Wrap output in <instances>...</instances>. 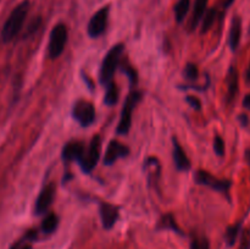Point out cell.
I'll return each instance as SVG.
<instances>
[{
	"mask_svg": "<svg viewBox=\"0 0 250 249\" xmlns=\"http://www.w3.org/2000/svg\"><path fill=\"white\" fill-rule=\"evenodd\" d=\"M243 106L246 107V109L250 110V94L246 95V98L243 99Z\"/></svg>",
	"mask_w": 250,
	"mask_h": 249,
	"instance_id": "31",
	"label": "cell"
},
{
	"mask_svg": "<svg viewBox=\"0 0 250 249\" xmlns=\"http://www.w3.org/2000/svg\"><path fill=\"white\" fill-rule=\"evenodd\" d=\"M185 75L189 81H195L198 78V67L194 63H188L185 68Z\"/></svg>",
	"mask_w": 250,
	"mask_h": 249,
	"instance_id": "23",
	"label": "cell"
},
{
	"mask_svg": "<svg viewBox=\"0 0 250 249\" xmlns=\"http://www.w3.org/2000/svg\"><path fill=\"white\" fill-rule=\"evenodd\" d=\"M119 100V89H117L116 83H114L111 81L110 83L106 84V90H105V97H104V103L109 106L115 105Z\"/></svg>",
	"mask_w": 250,
	"mask_h": 249,
	"instance_id": "17",
	"label": "cell"
},
{
	"mask_svg": "<svg viewBox=\"0 0 250 249\" xmlns=\"http://www.w3.org/2000/svg\"><path fill=\"white\" fill-rule=\"evenodd\" d=\"M100 217H102L103 227L105 229H110L114 227L119 219V208L109 203L100 204Z\"/></svg>",
	"mask_w": 250,
	"mask_h": 249,
	"instance_id": "11",
	"label": "cell"
},
{
	"mask_svg": "<svg viewBox=\"0 0 250 249\" xmlns=\"http://www.w3.org/2000/svg\"><path fill=\"white\" fill-rule=\"evenodd\" d=\"M246 159H247V161H248V164L250 166V149H248V150L246 151Z\"/></svg>",
	"mask_w": 250,
	"mask_h": 249,
	"instance_id": "34",
	"label": "cell"
},
{
	"mask_svg": "<svg viewBox=\"0 0 250 249\" xmlns=\"http://www.w3.org/2000/svg\"><path fill=\"white\" fill-rule=\"evenodd\" d=\"M208 0H195L194 7H193V15L192 20H190V29H195L200 21L204 17L205 12H207Z\"/></svg>",
	"mask_w": 250,
	"mask_h": 249,
	"instance_id": "16",
	"label": "cell"
},
{
	"mask_svg": "<svg viewBox=\"0 0 250 249\" xmlns=\"http://www.w3.org/2000/svg\"><path fill=\"white\" fill-rule=\"evenodd\" d=\"M72 115L83 127H88L95 121V109L92 103L80 100L72 109Z\"/></svg>",
	"mask_w": 250,
	"mask_h": 249,
	"instance_id": "7",
	"label": "cell"
},
{
	"mask_svg": "<svg viewBox=\"0 0 250 249\" xmlns=\"http://www.w3.org/2000/svg\"><path fill=\"white\" fill-rule=\"evenodd\" d=\"M239 231H241V224H236L233 226H229L227 228L226 234H225V239L229 247H233L236 244L237 237H238Z\"/></svg>",
	"mask_w": 250,
	"mask_h": 249,
	"instance_id": "20",
	"label": "cell"
},
{
	"mask_svg": "<svg viewBox=\"0 0 250 249\" xmlns=\"http://www.w3.org/2000/svg\"><path fill=\"white\" fill-rule=\"evenodd\" d=\"M85 146L81 142H71V143H67L62 149V159L65 161H67V163L75 160L80 161Z\"/></svg>",
	"mask_w": 250,
	"mask_h": 249,
	"instance_id": "12",
	"label": "cell"
},
{
	"mask_svg": "<svg viewBox=\"0 0 250 249\" xmlns=\"http://www.w3.org/2000/svg\"><path fill=\"white\" fill-rule=\"evenodd\" d=\"M200 249H210L209 241H208L207 238L200 239Z\"/></svg>",
	"mask_w": 250,
	"mask_h": 249,
	"instance_id": "29",
	"label": "cell"
},
{
	"mask_svg": "<svg viewBox=\"0 0 250 249\" xmlns=\"http://www.w3.org/2000/svg\"><path fill=\"white\" fill-rule=\"evenodd\" d=\"M160 227H163V228L173 229V231L181 233L180 228H178L177 224H176V221H175V217H173L171 214L164 215L163 219H161V221H160Z\"/></svg>",
	"mask_w": 250,
	"mask_h": 249,
	"instance_id": "22",
	"label": "cell"
},
{
	"mask_svg": "<svg viewBox=\"0 0 250 249\" xmlns=\"http://www.w3.org/2000/svg\"><path fill=\"white\" fill-rule=\"evenodd\" d=\"M238 71L234 66H231L227 72V100L232 102L238 92Z\"/></svg>",
	"mask_w": 250,
	"mask_h": 249,
	"instance_id": "15",
	"label": "cell"
},
{
	"mask_svg": "<svg viewBox=\"0 0 250 249\" xmlns=\"http://www.w3.org/2000/svg\"><path fill=\"white\" fill-rule=\"evenodd\" d=\"M141 99L142 93L137 92V90L129 93L128 97L126 98V102H125L124 109L121 112V119H120L119 126H117V133L119 134L128 133L132 124V111Z\"/></svg>",
	"mask_w": 250,
	"mask_h": 249,
	"instance_id": "4",
	"label": "cell"
},
{
	"mask_svg": "<svg viewBox=\"0 0 250 249\" xmlns=\"http://www.w3.org/2000/svg\"><path fill=\"white\" fill-rule=\"evenodd\" d=\"M194 180L198 185L208 186V187L212 188L215 190H219L222 193H229V188H231L232 182L229 180H220L212 176L211 173L207 172V171H197L194 175Z\"/></svg>",
	"mask_w": 250,
	"mask_h": 249,
	"instance_id": "6",
	"label": "cell"
},
{
	"mask_svg": "<svg viewBox=\"0 0 250 249\" xmlns=\"http://www.w3.org/2000/svg\"><path fill=\"white\" fill-rule=\"evenodd\" d=\"M129 154V149L126 145L121 144L117 141H111L107 145L104 156L105 165H112L116 160L121 158H126Z\"/></svg>",
	"mask_w": 250,
	"mask_h": 249,
	"instance_id": "9",
	"label": "cell"
},
{
	"mask_svg": "<svg viewBox=\"0 0 250 249\" xmlns=\"http://www.w3.org/2000/svg\"><path fill=\"white\" fill-rule=\"evenodd\" d=\"M214 150L216 155L224 156L225 155V142L222 137L216 136L214 138Z\"/></svg>",
	"mask_w": 250,
	"mask_h": 249,
	"instance_id": "24",
	"label": "cell"
},
{
	"mask_svg": "<svg viewBox=\"0 0 250 249\" xmlns=\"http://www.w3.org/2000/svg\"><path fill=\"white\" fill-rule=\"evenodd\" d=\"M67 43V28L65 24L59 23L53 28L49 39L48 54L51 59H56L65 50V45Z\"/></svg>",
	"mask_w": 250,
	"mask_h": 249,
	"instance_id": "5",
	"label": "cell"
},
{
	"mask_svg": "<svg viewBox=\"0 0 250 249\" xmlns=\"http://www.w3.org/2000/svg\"><path fill=\"white\" fill-rule=\"evenodd\" d=\"M215 19H216V9H210L205 12L204 17H203V26H202V33H207L214 24Z\"/></svg>",
	"mask_w": 250,
	"mask_h": 249,
	"instance_id": "21",
	"label": "cell"
},
{
	"mask_svg": "<svg viewBox=\"0 0 250 249\" xmlns=\"http://www.w3.org/2000/svg\"><path fill=\"white\" fill-rule=\"evenodd\" d=\"M107 19H109V6H105L95 12L88 23V34L92 38L102 36L105 32L107 26Z\"/></svg>",
	"mask_w": 250,
	"mask_h": 249,
	"instance_id": "8",
	"label": "cell"
},
{
	"mask_svg": "<svg viewBox=\"0 0 250 249\" xmlns=\"http://www.w3.org/2000/svg\"><path fill=\"white\" fill-rule=\"evenodd\" d=\"M234 0H224V7L225 9H227V7L231 6L232 4H233Z\"/></svg>",
	"mask_w": 250,
	"mask_h": 249,
	"instance_id": "32",
	"label": "cell"
},
{
	"mask_svg": "<svg viewBox=\"0 0 250 249\" xmlns=\"http://www.w3.org/2000/svg\"><path fill=\"white\" fill-rule=\"evenodd\" d=\"M190 0H178L175 6V17L177 22H182L189 11Z\"/></svg>",
	"mask_w": 250,
	"mask_h": 249,
	"instance_id": "18",
	"label": "cell"
},
{
	"mask_svg": "<svg viewBox=\"0 0 250 249\" xmlns=\"http://www.w3.org/2000/svg\"><path fill=\"white\" fill-rule=\"evenodd\" d=\"M54 197H55V185H54V183H50V185L45 186V187L42 189L38 198H37L36 214H44V212L49 209L51 203H53Z\"/></svg>",
	"mask_w": 250,
	"mask_h": 249,
	"instance_id": "10",
	"label": "cell"
},
{
	"mask_svg": "<svg viewBox=\"0 0 250 249\" xmlns=\"http://www.w3.org/2000/svg\"><path fill=\"white\" fill-rule=\"evenodd\" d=\"M59 224V219L55 214H49L42 222V229L44 233H53Z\"/></svg>",
	"mask_w": 250,
	"mask_h": 249,
	"instance_id": "19",
	"label": "cell"
},
{
	"mask_svg": "<svg viewBox=\"0 0 250 249\" xmlns=\"http://www.w3.org/2000/svg\"><path fill=\"white\" fill-rule=\"evenodd\" d=\"M239 249H250V231L249 229H244L242 233L241 246Z\"/></svg>",
	"mask_w": 250,
	"mask_h": 249,
	"instance_id": "26",
	"label": "cell"
},
{
	"mask_svg": "<svg viewBox=\"0 0 250 249\" xmlns=\"http://www.w3.org/2000/svg\"><path fill=\"white\" fill-rule=\"evenodd\" d=\"M246 81H247V83H249V84H250V66H249V68L247 70V72H246Z\"/></svg>",
	"mask_w": 250,
	"mask_h": 249,
	"instance_id": "33",
	"label": "cell"
},
{
	"mask_svg": "<svg viewBox=\"0 0 250 249\" xmlns=\"http://www.w3.org/2000/svg\"><path fill=\"white\" fill-rule=\"evenodd\" d=\"M28 11L29 2L27 1V0L26 1H22L21 4L17 5V6L12 10V12L10 14V16L7 17V20L5 21L1 29V39L4 43H9V42H11L12 39L19 34L22 26H23L24 21H26Z\"/></svg>",
	"mask_w": 250,
	"mask_h": 249,
	"instance_id": "1",
	"label": "cell"
},
{
	"mask_svg": "<svg viewBox=\"0 0 250 249\" xmlns=\"http://www.w3.org/2000/svg\"><path fill=\"white\" fill-rule=\"evenodd\" d=\"M122 71H124V72L126 73L127 76H128V78H129V81H131L132 84H136L137 80H138V77H137L136 70H134V68L132 67V66L124 65V66H122Z\"/></svg>",
	"mask_w": 250,
	"mask_h": 249,
	"instance_id": "25",
	"label": "cell"
},
{
	"mask_svg": "<svg viewBox=\"0 0 250 249\" xmlns=\"http://www.w3.org/2000/svg\"><path fill=\"white\" fill-rule=\"evenodd\" d=\"M100 151H102V138L99 136H95L89 145L84 149L82 158L78 161L83 172L89 173L90 171H93L99 161Z\"/></svg>",
	"mask_w": 250,
	"mask_h": 249,
	"instance_id": "3",
	"label": "cell"
},
{
	"mask_svg": "<svg viewBox=\"0 0 250 249\" xmlns=\"http://www.w3.org/2000/svg\"><path fill=\"white\" fill-rule=\"evenodd\" d=\"M190 249H200V241L199 239L194 238L190 243Z\"/></svg>",
	"mask_w": 250,
	"mask_h": 249,
	"instance_id": "30",
	"label": "cell"
},
{
	"mask_svg": "<svg viewBox=\"0 0 250 249\" xmlns=\"http://www.w3.org/2000/svg\"><path fill=\"white\" fill-rule=\"evenodd\" d=\"M22 249H31V247H29V246H24Z\"/></svg>",
	"mask_w": 250,
	"mask_h": 249,
	"instance_id": "35",
	"label": "cell"
},
{
	"mask_svg": "<svg viewBox=\"0 0 250 249\" xmlns=\"http://www.w3.org/2000/svg\"><path fill=\"white\" fill-rule=\"evenodd\" d=\"M173 143V160H175V165L178 170L181 171H187L190 168V161L189 159L186 155V151L183 150L182 146L180 145V143L177 142V139H172Z\"/></svg>",
	"mask_w": 250,
	"mask_h": 249,
	"instance_id": "13",
	"label": "cell"
},
{
	"mask_svg": "<svg viewBox=\"0 0 250 249\" xmlns=\"http://www.w3.org/2000/svg\"><path fill=\"white\" fill-rule=\"evenodd\" d=\"M238 121L241 122L242 126L247 127V126H248V124H249V117L247 116L246 114H241V115H239V116H238Z\"/></svg>",
	"mask_w": 250,
	"mask_h": 249,
	"instance_id": "28",
	"label": "cell"
},
{
	"mask_svg": "<svg viewBox=\"0 0 250 249\" xmlns=\"http://www.w3.org/2000/svg\"><path fill=\"white\" fill-rule=\"evenodd\" d=\"M187 102L189 103L190 106H192L193 109H195V110L202 109V103H200V100L198 99V98L189 95V97H187Z\"/></svg>",
	"mask_w": 250,
	"mask_h": 249,
	"instance_id": "27",
	"label": "cell"
},
{
	"mask_svg": "<svg viewBox=\"0 0 250 249\" xmlns=\"http://www.w3.org/2000/svg\"><path fill=\"white\" fill-rule=\"evenodd\" d=\"M242 37V20L241 17L234 16L232 20L231 28H229V44L232 51H236L238 49L239 43H241Z\"/></svg>",
	"mask_w": 250,
	"mask_h": 249,
	"instance_id": "14",
	"label": "cell"
},
{
	"mask_svg": "<svg viewBox=\"0 0 250 249\" xmlns=\"http://www.w3.org/2000/svg\"><path fill=\"white\" fill-rule=\"evenodd\" d=\"M125 46L122 44H117V45L112 46L111 50H109V53L105 55L102 63V68H100V82H102V84L106 85L107 83L112 81L115 71L120 66Z\"/></svg>",
	"mask_w": 250,
	"mask_h": 249,
	"instance_id": "2",
	"label": "cell"
}]
</instances>
